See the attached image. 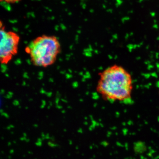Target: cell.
<instances>
[{"instance_id": "cell-1", "label": "cell", "mask_w": 159, "mask_h": 159, "mask_svg": "<svg viewBox=\"0 0 159 159\" xmlns=\"http://www.w3.org/2000/svg\"><path fill=\"white\" fill-rule=\"evenodd\" d=\"M99 76L96 90L104 100L123 102L131 99L133 80L125 68L114 65L100 72Z\"/></svg>"}, {"instance_id": "cell-2", "label": "cell", "mask_w": 159, "mask_h": 159, "mask_svg": "<svg viewBox=\"0 0 159 159\" xmlns=\"http://www.w3.org/2000/svg\"><path fill=\"white\" fill-rule=\"evenodd\" d=\"M61 51L59 39L54 35L43 34L32 40L25 48L31 63L39 67L53 65Z\"/></svg>"}, {"instance_id": "cell-3", "label": "cell", "mask_w": 159, "mask_h": 159, "mask_svg": "<svg viewBox=\"0 0 159 159\" xmlns=\"http://www.w3.org/2000/svg\"><path fill=\"white\" fill-rule=\"evenodd\" d=\"M0 61L6 65L17 54L20 42V36L15 31H7L1 22Z\"/></svg>"}, {"instance_id": "cell-4", "label": "cell", "mask_w": 159, "mask_h": 159, "mask_svg": "<svg viewBox=\"0 0 159 159\" xmlns=\"http://www.w3.org/2000/svg\"><path fill=\"white\" fill-rule=\"evenodd\" d=\"M1 2L8 3V4H14L19 2L21 0H0Z\"/></svg>"}]
</instances>
